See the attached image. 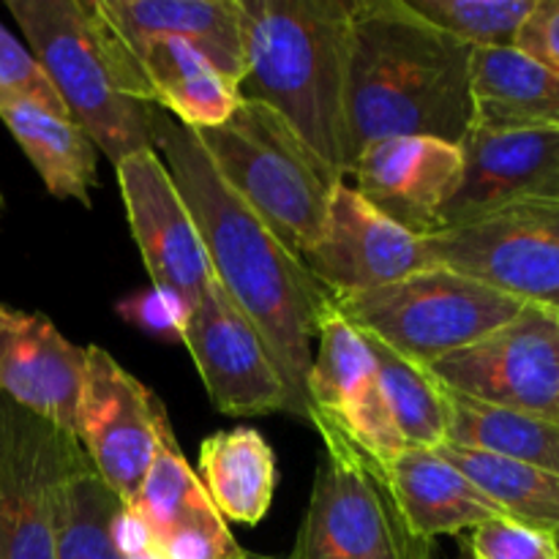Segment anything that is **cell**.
Returning <instances> with one entry per match:
<instances>
[{
    "label": "cell",
    "mask_w": 559,
    "mask_h": 559,
    "mask_svg": "<svg viewBox=\"0 0 559 559\" xmlns=\"http://www.w3.org/2000/svg\"><path fill=\"white\" fill-rule=\"evenodd\" d=\"M355 0H238L240 96L271 107L338 178L349 173L347 63Z\"/></svg>",
    "instance_id": "3"
},
{
    "label": "cell",
    "mask_w": 559,
    "mask_h": 559,
    "mask_svg": "<svg viewBox=\"0 0 559 559\" xmlns=\"http://www.w3.org/2000/svg\"><path fill=\"white\" fill-rule=\"evenodd\" d=\"M364 338L374 355L382 396L402 442L407 448L437 451L442 442H448V407L442 385L424 366L402 358L366 333Z\"/></svg>",
    "instance_id": "28"
},
{
    "label": "cell",
    "mask_w": 559,
    "mask_h": 559,
    "mask_svg": "<svg viewBox=\"0 0 559 559\" xmlns=\"http://www.w3.org/2000/svg\"><path fill=\"white\" fill-rule=\"evenodd\" d=\"M173 435L169 415L107 349L91 344L76 404V440L104 484L129 506L158 445Z\"/></svg>",
    "instance_id": "11"
},
{
    "label": "cell",
    "mask_w": 559,
    "mask_h": 559,
    "mask_svg": "<svg viewBox=\"0 0 559 559\" xmlns=\"http://www.w3.org/2000/svg\"><path fill=\"white\" fill-rule=\"evenodd\" d=\"M325 445L293 555L284 559H435V540L409 527L388 473L336 426L314 418Z\"/></svg>",
    "instance_id": "6"
},
{
    "label": "cell",
    "mask_w": 559,
    "mask_h": 559,
    "mask_svg": "<svg viewBox=\"0 0 559 559\" xmlns=\"http://www.w3.org/2000/svg\"><path fill=\"white\" fill-rule=\"evenodd\" d=\"M151 136L194 218L213 278L265 338L293 393L298 418L311 426L306 380L331 295L300 257L224 183L194 131L153 107Z\"/></svg>",
    "instance_id": "1"
},
{
    "label": "cell",
    "mask_w": 559,
    "mask_h": 559,
    "mask_svg": "<svg viewBox=\"0 0 559 559\" xmlns=\"http://www.w3.org/2000/svg\"><path fill=\"white\" fill-rule=\"evenodd\" d=\"M224 183L304 257L320 240L342 178L260 102L243 98L227 123L194 131Z\"/></svg>",
    "instance_id": "5"
},
{
    "label": "cell",
    "mask_w": 559,
    "mask_h": 559,
    "mask_svg": "<svg viewBox=\"0 0 559 559\" xmlns=\"http://www.w3.org/2000/svg\"><path fill=\"white\" fill-rule=\"evenodd\" d=\"M475 49L420 20L404 0H355L349 20V164L388 136L462 147L475 126Z\"/></svg>",
    "instance_id": "2"
},
{
    "label": "cell",
    "mask_w": 559,
    "mask_h": 559,
    "mask_svg": "<svg viewBox=\"0 0 559 559\" xmlns=\"http://www.w3.org/2000/svg\"><path fill=\"white\" fill-rule=\"evenodd\" d=\"M456 559H475L473 555H469V551L467 549H464V546H462V549H459V557Z\"/></svg>",
    "instance_id": "35"
},
{
    "label": "cell",
    "mask_w": 559,
    "mask_h": 559,
    "mask_svg": "<svg viewBox=\"0 0 559 559\" xmlns=\"http://www.w3.org/2000/svg\"><path fill=\"white\" fill-rule=\"evenodd\" d=\"M462 186L440 216V229L469 224L524 200H559V134L473 126L462 142Z\"/></svg>",
    "instance_id": "17"
},
{
    "label": "cell",
    "mask_w": 559,
    "mask_h": 559,
    "mask_svg": "<svg viewBox=\"0 0 559 559\" xmlns=\"http://www.w3.org/2000/svg\"><path fill=\"white\" fill-rule=\"evenodd\" d=\"M85 462L74 435L0 399V559H58L60 491Z\"/></svg>",
    "instance_id": "9"
},
{
    "label": "cell",
    "mask_w": 559,
    "mask_h": 559,
    "mask_svg": "<svg viewBox=\"0 0 559 559\" xmlns=\"http://www.w3.org/2000/svg\"><path fill=\"white\" fill-rule=\"evenodd\" d=\"M0 120L41 175L49 194L91 205V189L98 180V147L69 115L31 98H16L0 107Z\"/></svg>",
    "instance_id": "24"
},
{
    "label": "cell",
    "mask_w": 559,
    "mask_h": 559,
    "mask_svg": "<svg viewBox=\"0 0 559 559\" xmlns=\"http://www.w3.org/2000/svg\"><path fill=\"white\" fill-rule=\"evenodd\" d=\"M27 49L66 112L118 167L153 147V98L134 52L96 0H9Z\"/></svg>",
    "instance_id": "4"
},
{
    "label": "cell",
    "mask_w": 559,
    "mask_h": 559,
    "mask_svg": "<svg viewBox=\"0 0 559 559\" xmlns=\"http://www.w3.org/2000/svg\"><path fill=\"white\" fill-rule=\"evenodd\" d=\"M120 317L129 320L131 325H136L140 331L153 333V336L162 338H178L183 336L186 325V309L178 298L162 293V289H145V293H136L131 298L120 300L118 306Z\"/></svg>",
    "instance_id": "33"
},
{
    "label": "cell",
    "mask_w": 559,
    "mask_h": 559,
    "mask_svg": "<svg viewBox=\"0 0 559 559\" xmlns=\"http://www.w3.org/2000/svg\"><path fill=\"white\" fill-rule=\"evenodd\" d=\"M197 478L224 522L254 527L271 511L276 459L260 431H216L202 442Z\"/></svg>",
    "instance_id": "25"
},
{
    "label": "cell",
    "mask_w": 559,
    "mask_h": 559,
    "mask_svg": "<svg viewBox=\"0 0 559 559\" xmlns=\"http://www.w3.org/2000/svg\"><path fill=\"white\" fill-rule=\"evenodd\" d=\"M555 540H557V551H559V533L555 535Z\"/></svg>",
    "instance_id": "38"
},
{
    "label": "cell",
    "mask_w": 559,
    "mask_h": 559,
    "mask_svg": "<svg viewBox=\"0 0 559 559\" xmlns=\"http://www.w3.org/2000/svg\"><path fill=\"white\" fill-rule=\"evenodd\" d=\"M306 393L311 404V424L314 418L328 420L385 469L407 448L382 396L369 342L333 309L331 300L317 328Z\"/></svg>",
    "instance_id": "14"
},
{
    "label": "cell",
    "mask_w": 559,
    "mask_h": 559,
    "mask_svg": "<svg viewBox=\"0 0 559 559\" xmlns=\"http://www.w3.org/2000/svg\"><path fill=\"white\" fill-rule=\"evenodd\" d=\"M420 20L473 49H511L535 0H404Z\"/></svg>",
    "instance_id": "30"
},
{
    "label": "cell",
    "mask_w": 559,
    "mask_h": 559,
    "mask_svg": "<svg viewBox=\"0 0 559 559\" xmlns=\"http://www.w3.org/2000/svg\"><path fill=\"white\" fill-rule=\"evenodd\" d=\"M385 473L409 527L424 538L469 533L491 519H508L437 451L404 448Z\"/></svg>",
    "instance_id": "21"
},
{
    "label": "cell",
    "mask_w": 559,
    "mask_h": 559,
    "mask_svg": "<svg viewBox=\"0 0 559 559\" xmlns=\"http://www.w3.org/2000/svg\"><path fill=\"white\" fill-rule=\"evenodd\" d=\"M331 304L349 325L424 369L524 309L519 300L440 265L369 293L331 295Z\"/></svg>",
    "instance_id": "7"
},
{
    "label": "cell",
    "mask_w": 559,
    "mask_h": 559,
    "mask_svg": "<svg viewBox=\"0 0 559 559\" xmlns=\"http://www.w3.org/2000/svg\"><path fill=\"white\" fill-rule=\"evenodd\" d=\"M16 98H31V102L47 104L58 112H66L63 102L31 55V49L14 33L5 31V25L0 22V107L16 102Z\"/></svg>",
    "instance_id": "32"
},
{
    "label": "cell",
    "mask_w": 559,
    "mask_h": 559,
    "mask_svg": "<svg viewBox=\"0 0 559 559\" xmlns=\"http://www.w3.org/2000/svg\"><path fill=\"white\" fill-rule=\"evenodd\" d=\"M353 189L380 216L415 238L440 233V216L462 186V147L431 136H388L349 164Z\"/></svg>",
    "instance_id": "16"
},
{
    "label": "cell",
    "mask_w": 559,
    "mask_h": 559,
    "mask_svg": "<svg viewBox=\"0 0 559 559\" xmlns=\"http://www.w3.org/2000/svg\"><path fill=\"white\" fill-rule=\"evenodd\" d=\"M437 453L473 480L508 519L540 533H559V475L451 442H442Z\"/></svg>",
    "instance_id": "27"
},
{
    "label": "cell",
    "mask_w": 559,
    "mask_h": 559,
    "mask_svg": "<svg viewBox=\"0 0 559 559\" xmlns=\"http://www.w3.org/2000/svg\"><path fill=\"white\" fill-rule=\"evenodd\" d=\"M180 342L191 353L207 396L224 415L287 413L298 418L265 338L218 282L186 314Z\"/></svg>",
    "instance_id": "12"
},
{
    "label": "cell",
    "mask_w": 559,
    "mask_h": 559,
    "mask_svg": "<svg viewBox=\"0 0 559 559\" xmlns=\"http://www.w3.org/2000/svg\"><path fill=\"white\" fill-rule=\"evenodd\" d=\"M424 243L429 265L559 314V200L513 202Z\"/></svg>",
    "instance_id": "8"
},
{
    "label": "cell",
    "mask_w": 559,
    "mask_h": 559,
    "mask_svg": "<svg viewBox=\"0 0 559 559\" xmlns=\"http://www.w3.org/2000/svg\"><path fill=\"white\" fill-rule=\"evenodd\" d=\"M246 559H276V557H257V555H249Z\"/></svg>",
    "instance_id": "37"
},
{
    "label": "cell",
    "mask_w": 559,
    "mask_h": 559,
    "mask_svg": "<svg viewBox=\"0 0 559 559\" xmlns=\"http://www.w3.org/2000/svg\"><path fill=\"white\" fill-rule=\"evenodd\" d=\"M3 207H5V200H3V194H0V216H3Z\"/></svg>",
    "instance_id": "36"
},
{
    "label": "cell",
    "mask_w": 559,
    "mask_h": 559,
    "mask_svg": "<svg viewBox=\"0 0 559 559\" xmlns=\"http://www.w3.org/2000/svg\"><path fill=\"white\" fill-rule=\"evenodd\" d=\"M126 47L178 38L200 49L222 74L243 76V25L238 0H96Z\"/></svg>",
    "instance_id": "20"
},
{
    "label": "cell",
    "mask_w": 559,
    "mask_h": 559,
    "mask_svg": "<svg viewBox=\"0 0 559 559\" xmlns=\"http://www.w3.org/2000/svg\"><path fill=\"white\" fill-rule=\"evenodd\" d=\"M158 109L186 129H216L240 107L238 82L216 69L205 55L178 38H153L131 49Z\"/></svg>",
    "instance_id": "22"
},
{
    "label": "cell",
    "mask_w": 559,
    "mask_h": 559,
    "mask_svg": "<svg viewBox=\"0 0 559 559\" xmlns=\"http://www.w3.org/2000/svg\"><path fill=\"white\" fill-rule=\"evenodd\" d=\"M445 391V388H442ZM448 442L559 475V424L445 391Z\"/></svg>",
    "instance_id": "26"
},
{
    "label": "cell",
    "mask_w": 559,
    "mask_h": 559,
    "mask_svg": "<svg viewBox=\"0 0 559 559\" xmlns=\"http://www.w3.org/2000/svg\"><path fill=\"white\" fill-rule=\"evenodd\" d=\"M162 559H246L249 551L229 533L205 486L180 453L175 435L156 459L134 500L126 506Z\"/></svg>",
    "instance_id": "19"
},
{
    "label": "cell",
    "mask_w": 559,
    "mask_h": 559,
    "mask_svg": "<svg viewBox=\"0 0 559 559\" xmlns=\"http://www.w3.org/2000/svg\"><path fill=\"white\" fill-rule=\"evenodd\" d=\"M513 49L559 76V0H535Z\"/></svg>",
    "instance_id": "34"
},
{
    "label": "cell",
    "mask_w": 559,
    "mask_h": 559,
    "mask_svg": "<svg viewBox=\"0 0 559 559\" xmlns=\"http://www.w3.org/2000/svg\"><path fill=\"white\" fill-rule=\"evenodd\" d=\"M87 347L71 344L44 314L0 304V399L76 437Z\"/></svg>",
    "instance_id": "18"
},
{
    "label": "cell",
    "mask_w": 559,
    "mask_h": 559,
    "mask_svg": "<svg viewBox=\"0 0 559 559\" xmlns=\"http://www.w3.org/2000/svg\"><path fill=\"white\" fill-rule=\"evenodd\" d=\"M445 391L559 424V314L524 306L511 322L429 366Z\"/></svg>",
    "instance_id": "10"
},
{
    "label": "cell",
    "mask_w": 559,
    "mask_h": 559,
    "mask_svg": "<svg viewBox=\"0 0 559 559\" xmlns=\"http://www.w3.org/2000/svg\"><path fill=\"white\" fill-rule=\"evenodd\" d=\"M123 508L93 464H82L60 491L58 559H129L118 540Z\"/></svg>",
    "instance_id": "29"
},
{
    "label": "cell",
    "mask_w": 559,
    "mask_h": 559,
    "mask_svg": "<svg viewBox=\"0 0 559 559\" xmlns=\"http://www.w3.org/2000/svg\"><path fill=\"white\" fill-rule=\"evenodd\" d=\"M300 262L328 295L369 293L431 267L424 238L380 216L344 180L333 189L320 240Z\"/></svg>",
    "instance_id": "15"
},
{
    "label": "cell",
    "mask_w": 559,
    "mask_h": 559,
    "mask_svg": "<svg viewBox=\"0 0 559 559\" xmlns=\"http://www.w3.org/2000/svg\"><path fill=\"white\" fill-rule=\"evenodd\" d=\"M115 173L153 289L173 295L191 311L216 278L178 186L156 147L129 156Z\"/></svg>",
    "instance_id": "13"
},
{
    "label": "cell",
    "mask_w": 559,
    "mask_h": 559,
    "mask_svg": "<svg viewBox=\"0 0 559 559\" xmlns=\"http://www.w3.org/2000/svg\"><path fill=\"white\" fill-rule=\"evenodd\" d=\"M475 126L559 134V76L519 49H475Z\"/></svg>",
    "instance_id": "23"
},
{
    "label": "cell",
    "mask_w": 559,
    "mask_h": 559,
    "mask_svg": "<svg viewBox=\"0 0 559 559\" xmlns=\"http://www.w3.org/2000/svg\"><path fill=\"white\" fill-rule=\"evenodd\" d=\"M462 546L475 559H559L555 535L524 527L513 519H491L469 530Z\"/></svg>",
    "instance_id": "31"
}]
</instances>
